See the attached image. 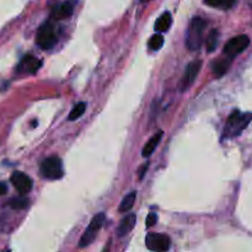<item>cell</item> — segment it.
<instances>
[{
	"instance_id": "13",
	"label": "cell",
	"mask_w": 252,
	"mask_h": 252,
	"mask_svg": "<svg viewBox=\"0 0 252 252\" xmlns=\"http://www.w3.org/2000/svg\"><path fill=\"white\" fill-rule=\"evenodd\" d=\"M230 64H231V58L225 56V58H221L218 59L213 63V73L217 78H220L223 76L226 71L229 70L230 68Z\"/></svg>"
},
{
	"instance_id": "8",
	"label": "cell",
	"mask_w": 252,
	"mask_h": 252,
	"mask_svg": "<svg viewBox=\"0 0 252 252\" xmlns=\"http://www.w3.org/2000/svg\"><path fill=\"white\" fill-rule=\"evenodd\" d=\"M202 61H193L187 65L186 70H185L184 79L181 81V91L189 90V86L196 81L197 75H198L199 70H201Z\"/></svg>"
},
{
	"instance_id": "20",
	"label": "cell",
	"mask_w": 252,
	"mask_h": 252,
	"mask_svg": "<svg viewBox=\"0 0 252 252\" xmlns=\"http://www.w3.org/2000/svg\"><path fill=\"white\" fill-rule=\"evenodd\" d=\"M164 44V37L161 34H154L152 38L149 39V47L153 49V51H158L160 49Z\"/></svg>"
},
{
	"instance_id": "17",
	"label": "cell",
	"mask_w": 252,
	"mask_h": 252,
	"mask_svg": "<svg viewBox=\"0 0 252 252\" xmlns=\"http://www.w3.org/2000/svg\"><path fill=\"white\" fill-rule=\"evenodd\" d=\"M218 42H219V32L217 30H212L209 36L207 37V51L208 52H213L216 51L217 46H218Z\"/></svg>"
},
{
	"instance_id": "21",
	"label": "cell",
	"mask_w": 252,
	"mask_h": 252,
	"mask_svg": "<svg viewBox=\"0 0 252 252\" xmlns=\"http://www.w3.org/2000/svg\"><path fill=\"white\" fill-rule=\"evenodd\" d=\"M158 221V214L157 213H149L147 217V228H152L155 225Z\"/></svg>"
},
{
	"instance_id": "3",
	"label": "cell",
	"mask_w": 252,
	"mask_h": 252,
	"mask_svg": "<svg viewBox=\"0 0 252 252\" xmlns=\"http://www.w3.org/2000/svg\"><path fill=\"white\" fill-rule=\"evenodd\" d=\"M105 219L106 217L103 213H98L94 217L91 223L89 224V226L86 228V230L84 231L83 236H81L80 243H79V248H86V246L91 245V243L95 240L96 235H97L98 231L101 230V228H102L103 224H105Z\"/></svg>"
},
{
	"instance_id": "10",
	"label": "cell",
	"mask_w": 252,
	"mask_h": 252,
	"mask_svg": "<svg viewBox=\"0 0 252 252\" xmlns=\"http://www.w3.org/2000/svg\"><path fill=\"white\" fill-rule=\"evenodd\" d=\"M75 4V0H65V1L61 2L52 11V17L54 20H62L65 19V17H69L74 12Z\"/></svg>"
},
{
	"instance_id": "7",
	"label": "cell",
	"mask_w": 252,
	"mask_h": 252,
	"mask_svg": "<svg viewBox=\"0 0 252 252\" xmlns=\"http://www.w3.org/2000/svg\"><path fill=\"white\" fill-rule=\"evenodd\" d=\"M170 238L164 234H157V233H150L148 234L147 244L148 249L152 251H159V252H165L170 249Z\"/></svg>"
},
{
	"instance_id": "2",
	"label": "cell",
	"mask_w": 252,
	"mask_h": 252,
	"mask_svg": "<svg viewBox=\"0 0 252 252\" xmlns=\"http://www.w3.org/2000/svg\"><path fill=\"white\" fill-rule=\"evenodd\" d=\"M207 26V21L202 17H194L189 24L187 30L186 36V46L189 51H197L201 48L202 42H203V31Z\"/></svg>"
},
{
	"instance_id": "1",
	"label": "cell",
	"mask_w": 252,
	"mask_h": 252,
	"mask_svg": "<svg viewBox=\"0 0 252 252\" xmlns=\"http://www.w3.org/2000/svg\"><path fill=\"white\" fill-rule=\"evenodd\" d=\"M252 121V112H240L235 110L226 121L223 132V139H231L240 135Z\"/></svg>"
},
{
	"instance_id": "5",
	"label": "cell",
	"mask_w": 252,
	"mask_h": 252,
	"mask_svg": "<svg viewBox=\"0 0 252 252\" xmlns=\"http://www.w3.org/2000/svg\"><path fill=\"white\" fill-rule=\"evenodd\" d=\"M41 174L48 180H59L63 176V165L59 158H47L41 164Z\"/></svg>"
},
{
	"instance_id": "11",
	"label": "cell",
	"mask_w": 252,
	"mask_h": 252,
	"mask_svg": "<svg viewBox=\"0 0 252 252\" xmlns=\"http://www.w3.org/2000/svg\"><path fill=\"white\" fill-rule=\"evenodd\" d=\"M42 65V62L39 59L34 58L32 56H27L22 59V62L20 63L19 70L20 71H26L29 74H36L39 70Z\"/></svg>"
},
{
	"instance_id": "22",
	"label": "cell",
	"mask_w": 252,
	"mask_h": 252,
	"mask_svg": "<svg viewBox=\"0 0 252 252\" xmlns=\"http://www.w3.org/2000/svg\"><path fill=\"white\" fill-rule=\"evenodd\" d=\"M236 1H238V0H221L219 7H220V9H224V10L231 9V7L236 4Z\"/></svg>"
},
{
	"instance_id": "18",
	"label": "cell",
	"mask_w": 252,
	"mask_h": 252,
	"mask_svg": "<svg viewBox=\"0 0 252 252\" xmlns=\"http://www.w3.org/2000/svg\"><path fill=\"white\" fill-rule=\"evenodd\" d=\"M30 201L25 197H16V198H12L11 201L9 202L10 207L12 209H16V211H21V209H25L29 207Z\"/></svg>"
},
{
	"instance_id": "6",
	"label": "cell",
	"mask_w": 252,
	"mask_h": 252,
	"mask_svg": "<svg viewBox=\"0 0 252 252\" xmlns=\"http://www.w3.org/2000/svg\"><path fill=\"white\" fill-rule=\"evenodd\" d=\"M250 44V38L246 34H239V36L233 37L231 39H229L226 42V44L224 46L223 53L225 54L229 58H235L238 54L243 53L246 48Z\"/></svg>"
},
{
	"instance_id": "19",
	"label": "cell",
	"mask_w": 252,
	"mask_h": 252,
	"mask_svg": "<svg viewBox=\"0 0 252 252\" xmlns=\"http://www.w3.org/2000/svg\"><path fill=\"white\" fill-rule=\"evenodd\" d=\"M85 110H86V103L85 102H79L78 105H75V107L71 110L70 115H69V117H68V120L69 121L78 120V118H80L81 116L84 115Z\"/></svg>"
},
{
	"instance_id": "23",
	"label": "cell",
	"mask_w": 252,
	"mask_h": 252,
	"mask_svg": "<svg viewBox=\"0 0 252 252\" xmlns=\"http://www.w3.org/2000/svg\"><path fill=\"white\" fill-rule=\"evenodd\" d=\"M204 1H206V4H208L209 6L219 7V5H220L221 0H204Z\"/></svg>"
},
{
	"instance_id": "9",
	"label": "cell",
	"mask_w": 252,
	"mask_h": 252,
	"mask_svg": "<svg viewBox=\"0 0 252 252\" xmlns=\"http://www.w3.org/2000/svg\"><path fill=\"white\" fill-rule=\"evenodd\" d=\"M11 182L20 194H26L31 192L32 180L24 172H14L11 175Z\"/></svg>"
},
{
	"instance_id": "12",
	"label": "cell",
	"mask_w": 252,
	"mask_h": 252,
	"mask_svg": "<svg viewBox=\"0 0 252 252\" xmlns=\"http://www.w3.org/2000/svg\"><path fill=\"white\" fill-rule=\"evenodd\" d=\"M135 221H137V217H135V214H133V213L127 214V216H126L122 220H121L120 225H118L117 235L120 236V238H122V236L127 235L128 233H130V231H132V229L134 228Z\"/></svg>"
},
{
	"instance_id": "15",
	"label": "cell",
	"mask_w": 252,
	"mask_h": 252,
	"mask_svg": "<svg viewBox=\"0 0 252 252\" xmlns=\"http://www.w3.org/2000/svg\"><path fill=\"white\" fill-rule=\"evenodd\" d=\"M171 22H172L171 14H170L169 11H166L157 20L154 27L158 32H165L170 29V26H171Z\"/></svg>"
},
{
	"instance_id": "24",
	"label": "cell",
	"mask_w": 252,
	"mask_h": 252,
	"mask_svg": "<svg viewBox=\"0 0 252 252\" xmlns=\"http://www.w3.org/2000/svg\"><path fill=\"white\" fill-rule=\"evenodd\" d=\"M7 192V185L5 182H0V196L5 194Z\"/></svg>"
},
{
	"instance_id": "16",
	"label": "cell",
	"mask_w": 252,
	"mask_h": 252,
	"mask_svg": "<svg viewBox=\"0 0 252 252\" xmlns=\"http://www.w3.org/2000/svg\"><path fill=\"white\" fill-rule=\"evenodd\" d=\"M135 199H137V192L133 191L130 192V193H128L127 196L122 199V202H121L118 212H120V213H127V212H129L130 209L133 208V206H134Z\"/></svg>"
},
{
	"instance_id": "4",
	"label": "cell",
	"mask_w": 252,
	"mask_h": 252,
	"mask_svg": "<svg viewBox=\"0 0 252 252\" xmlns=\"http://www.w3.org/2000/svg\"><path fill=\"white\" fill-rule=\"evenodd\" d=\"M36 42L42 49H51L57 42V34L54 26L51 22H44L37 31Z\"/></svg>"
},
{
	"instance_id": "14",
	"label": "cell",
	"mask_w": 252,
	"mask_h": 252,
	"mask_svg": "<svg viewBox=\"0 0 252 252\" xmlns=\"http://www.w3.org/2000/svg\"><path fill=\"white\" fill-rule=\"evenodd\" d=\"M161 137H162V132L161 130H159V132L157 133V134L153 135L152 138L149 139V142L145 144L144 149H143L142 152V155L144 158H149L150 155L153 154V152L155 150V148L158 147V144H159V142L161 140Z\"/></svg>"
}]
</instances>
